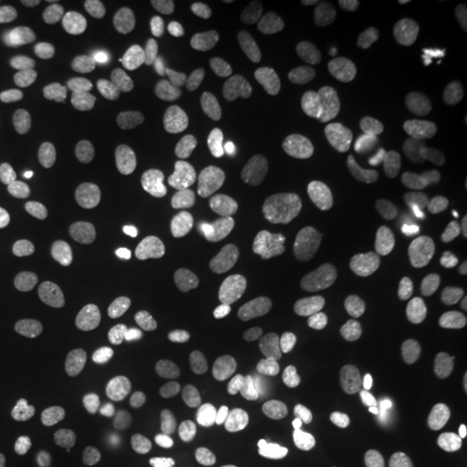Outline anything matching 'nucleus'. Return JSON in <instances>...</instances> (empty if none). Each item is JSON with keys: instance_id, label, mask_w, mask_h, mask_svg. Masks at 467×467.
Here are the masks:
<instances>
[{"instance_id": "obj_18", "label": "nucleus", "mask_w": 467, "mask_h": 467, "mask_svg": "<svg viewBox=\"0 0 467 467\" xmlns=\"http://www.w3.org/2000/svg\"><path fill=\"white\" fill-rule=\"evenodd\" d=\"M222 163L239 184H260L267 177V163L243 137H231L222 148Z\"/></svg>"}, {"instance_id": "obj_46", "label": "nucleus", "mask_w": 467, "mask_h": 467, "mask_svg": "<svg viewBox=\"0 0 467 467\" xmlns=\"http://www.w3.org/2000/svg\"><path fill=\"white\" fill-rule=\"evenodd\" d=\"M47 194L46 184L36 179H19L0 187V200L11 206L32 204L44 200Z\"/></svg>"}, {"instance_id": "obj_50", "label": "nucleus", "mask_w": 467, "mask_h": 467, "mask_svg": "<svg viewBox=\"0 0 467 467\" xmlns=\"http://www.w3.org/2000/svg\"><path fill=\"white\" fill-rule=\"evenodd\" d=\"M306 129H308V134H310L314 146L318 150L326 152V150H331V140H333L334 135H331V127H329L327 118L324 117L322 113H316Z\"/></svg>"}, {"instance_id": "obj_20", "label": "nucleus", "mask_w": 467, "mask_h": 467, "mask_svg": "<svg viewBox=\"0 0 467 467\" xmlns=\"http://www.w3.org/2000/svg\"><path fill=\"white\" fill-rule=\"evenodd\" d=\"M447 267L438 256L426 258L416 274V293L430 316H443L451 303L447 298Z\"/></svg>"}, {"instance_id": "obj_9", "label": "nucleus", "mask_w": 467, "mask_h": 467, "mask_svg": "<svg viewBox=\"0 0 467 467\" xmlns=\"http://www.w3.org/2000/svg\"><path fill=\"white\" fill-rule=\"evenodd\" d=\"M125 52L135 67L160 69L173 57V40L152 23H137L125 35Z\"/></svg>"}, {"instance_id": "obj_14", "label": "nucleus", "mask_w": 467, "mask_h": 467, "mask_svg": "<svg viewBox=\"0 0 467 467\" xmlns=\"http://www.w3.org/2000/svg\"><path fill=\"white\" fill-rule=\"evenodd\" d=\"M401 212L405 222L412 231L430 241L436 243L443 235V218L430 191L422 185L409 184L401 194Z\"/></svg>"}, {"instance_id": "obj_19", "label": "nucleus", "mask_w": 467, "mask_h": 467, "mask_svg": "<svg viewBox=\"0 0 467 467\" xmlns=\"http://www.w3.org/2000/svg\"><path fill=\"white\" fill-rule=\"evenodd\" d=\"M389 386L379 378L357 381L343 399V412L347 418H376L389 409Z\"/></svg>"}, {"instance_id": "obj_37", "label": "nucleus", "mask_w": 467, "mask_h": 467, "mask_svg": "<svg viewBox=\"0 0 467 467\" xmlns=\"http://www.w3.org/2000/svg\"><path fill=\"white\" fill-rule=\"evenodd\" d=\"M52 422L65 433L87 440L96 431L92 414L77 403H56L50 407Z\"/></svg>"}, {"instance_id": "obj_4", "label": "nucleus", "mask_w": 467, "mask_h": 467, "mask_svg": "<svg viewBox=\"0 0 467 467\" xmlns=\"http://www.w3.org/2000/svg\"><path fill=\"white\" fill-rule=\"evenodd\" d=\"M329 258L339 267L368 264L378 251V235L357 212H343L334 218L327 233Z\"/></svg>"}, {"instance_id": "obj_3", "label": "nucleus", "mask_w": 467, "mask_h": 467, "mask_svg": "<svg viewBox=\"0 0 467 467\" xmlns=\"http://www.w3.org/2000/svg\"><path fill=\"white\" fill-rule=\"evenodd\" d=\"M329 350L314 339L301 337L293 341L283 355L285 378L310 395H326L333 389V372L327 368Z\"/></svg>"}, {"instance_id": "obj_28", "label": "nucleus", "mask_w": 467, "mask_h": 467, "mask_svg": "<svg viewBox=\"0 0 467 467\" xmlns=\"http://www.w3.org/2000/svg\"><path fill=\"white\" fill-rule=\"evenodd\" d=\"M194 177L202 191L218 201H233L241 187L222 161L210 158H201L196 161Z\"/></svg>"}, {"instance_id": "obj_32", "label": "nucleus", "mask_w": 467, "mask_h": 467, "mask_svg": "<svg viewBox=\"0 0 467 467\" xmlns=\"http://www.w3.org/2000/svg\"><path fill=\"white\" fill-rule=\"evenodd\" d=\"M134 173L146 185L177 184L185 175V168L171 156L150 154L137 160Z\"/></svg>"}, {"instance_id": "obj_7", "label": "nucleus", "mask_w": 467, "mask_h": 467, "mask_svg": "<svg viewBox=\"0 0 467 467\" xmlns=\"http://www.w3.org/2000/svg\"><path fill=\"white\" fill-rule=\"evenodd\" d=\"M69 80L71 69L57 54H34L7 71V82L19 94L49 90L67 85Z\"/></svg>"}, {"instance_id": "obj_17", "label": "nucleus", "mask_w": 467, "mask_h": 467, "mask_svg": "<svg viewBox=\"0 0 467 467\" xmlns=\"http://www.w3.org/2000/svg\"><path fill=\"white\" fill-rule=\"evenodd\" d=\"M287 231L279 223L254 222L244 223L234 234V246L243 258H265L287 244Z\"/></svg>"}, {"instance_id": "obj_24", "label": "nucleus", "mask_w": 467, "mask_h": 467, "mask_svg": "<svg viewBox=\"0 0 467 467\" xmlns=\"http://www.w3.org/2000/svg\"><path fill=\"white\" fill-rule=\"evenodd\" d=\"M26 248L36 267H54L63 253L61 229L49 218H36L28 225Z\"/></svg>"}, {"instance_id": "obj_52", "label": "nucleus", "mask_w": 467, "mask_h": 467, "mask_svg": "<svg viewBox=\"0 0 467 467\" xmlns=\"http://www.w3.org/2000/svg\"><path fill=\"white\" fill-rule=\"evenodd\" d=\"M19 441L21 434L16 424L0 414V457L11 455L19 447Z\"/></svg>"}, {"instance_id": "obj_33", "label": "nucleus", "mask_w": 467, "mask_h": 467, "mask_svg": "<svg viewBox=\"0 0 467 467\" xmlns=\"http://www.w3.org/2000/svg\"><path fill=\"white\" fill-rule=\"evenodd\" d=\"M16 384L34 397H54L61 389V378L56 368L42 362H30L16 370Z\"/></svg>"}, {"instance_id": "obj_44", "label": "nucleus", "mask_w": 467, "mask_h": 467, "mask_svg": "<svg viewBox=\"0 0 467 467\" xmlns=\"http://www.w3.org/2000/svg\"><path fill=\"white\" fill-rule=\"evenodd\" d=\"M34 34V19L28 15L19 11L0 15V47L25 44Z\"/></svg>"}, {"instance_id": "obj_23", "label": "nucleus", "mask_w": 467, "mask_h": 467, "mask_svg": "<svg viewBox=\"0 0 467 467\" xmlns=\"http://www.w3.org/2000/svg\"><path fill=\"white\" fill-rule=\"evenodd\" d=\"M77 317L88 336L106 333L113 317V303L108 289L99 284L85 285L77 301Z\"/></svg>"}, {"instance_id": "obj_13", "label": "nucleus", "mask_w": 467, "mask_h": 467, "mask_svg": "<svg viewBox=\"0 0 467 467\" xmlns=\"http://www.w3.org/2000/svg\"><path fill=\"white\" fill-rule=\"evenodd\" d=\"M467 457V438L462 433L443 434L424 447L403 445L401 464L405 467H459Z\"/></svg>"}, {"instance_id": "obj_56", "label": "nucleus", "mask_w": 467, "mask_h": 467, "mask_svg": "<svg viewBox=\"0 0 467 467\" xmlns=\"http://www.w3.org/2000/svg\"><path fill=\"white\" fill-rule=\"evenodd\" d=\"M47 351H49L50 357H61V355L67 351V343H63V341L50 343Z\"/></svg>"}, {"instance_id": "obj_16", "label": "nucleus", "mask_w": 467, "mask_h": 467, "mask_svg": "<svg viewBox=\"0 0 467 467\" xmlns=\"http://www.w3.org/2000/svg\"><path fill=\"white\" fill-rule=\"evenodd\" d=\"M310 187L322 200L348 202L362 192L364 182L358 175L347 171L337 161L324 160L314 168Z\"/></svg>"}, {"instance_id": "obj_25", "label": "nucleus", "mask_w": 467, "mask_h": 467, "mask_svg": "<svg viewBox=\"0 0 467 467\" xmlns=\"http://www.w3.org/2000/svg\"><path fill=\"white\" fill-rule=\"evenodd\" d=\"M87 192L96 200L127 204L134 194V177L115 165L102 167L87 177Z\"/></svg>"}, {"instance_id": "obj_31", "label": "nucleus", "mask_w": 467, "mask_h": 467, "mask_svg": "<svg viewBox=\"0 0 467 467\" xmlns=\"http://www.w3.org/2000/svg\"><path fill=\"white\" fill-rule=\"evenodd\" d=\"M73 154L75 146L67 139L42 140L28 152V163L36 173L54 175L67 167Z\"/></svg>"}, {"instance_id": "obj_57", "label": "nucleus", "mask_w": 467, "mask_h": 467, "mask_svg": "<svg viewBox=\"0 0 467 467\" xmlns=\"http://www.w3.org/2000/svg\"><path fill=\"white\" fill-rule=\"evenodd\" d=\"M447 5H451V7H461V5H466V0H447L445 2Z\"/></svg>"}, {"instance_id": "obj_6", "label": "nucleus", "mask_w": 467, "mask_h": 467, "mask_svg": "<svg viewBox=\"0 0 467 467\" xmlns=\"http://www.w3.org/2000/svg\"><path fill=\"white\" fill-rule=\"evenodd\" d=\"M231 320L237 343L246 350L264 348L274 331V318L267 301L251 289L234 295Z\"/></svg>"}, {"instance_id": "obj_55", "label": "nucleus", "mask_w": 467, "mask_h": 467, "mask_svg": "<svg viewBox=\"0 0 467 467\" xmlns=\"http://www.w3.org/2000/svg\"><path fill=\"white\" fill-rule=\"evenodd\" d=\"M250 467H275V459L268 451H253L246 455Z\"/></svg>"}, {"instance_id": "obj_43", "label": "nucleus", "mask_w": 467, "mask_h": 467, "mask_svg": "<svg viewBox=\"0 0 467 467\" xmlns=\"http://www.w3.org/2000/svg\"><path fill=\"white\" fill-rule=\"evenodd\" d=\"M331 150H336V154L339 158V165L353 175L368 171L372 165V160H374V152L368 146L353 144L343 137H333Z\"/></svg>"}, {"instance_id": "obj_38", "label": "nucleus", "mask_w": 467, "mask_h": 467, "mask_svg": "<svg viewBox=\"0 0 467 467\" xmlns=\"http://www.w3.org/2000/svg\"><path fill=\"white\" fill-rule=\"evenodd\" d=\"M21 132L36 140H52V139H67L71 125L67 118L59 117L50 111H34L28 113L19 123Z\"/></svg>"}, {"instance_id": "obj_27", "label": "nucleus", "mask_w": 467, "mask_h": 467, "mask_svg": "<svg viewBox=\"0 0 467 467\" xmlns=\"http://www.w3.org/2000/svg\"><path fill=\"white\" fill-rule=\"evenodd\" d=\"M144 137L158 146H181L191 137V123L177 111H156L144 123Z\"/></svg>"}, {"instance_id": "obj_15", "label": "nucleus", "mask_w": 467, "mask_h": 467, "mask_svg": "<svg viewBox=\"0 0 467 467\" xmlns=\"http://www.w3.org/2000/svg\"><path fill=\"white\" fill-rule=\"evenodd\" d=\"M388 438L383 428L374 422H362L347 434L341 445L345 467H376L383 461Z\"/></svg>"}, {"instance_id": "obj_42", "label": "nucleus", "mask_w": 467, "mask_h": 467, "mask_svg": "<svg viewBox=\"0 0 467 467\" xmlns=\"http://www.w3.org/2000/svg\"><path fill=\"white\" fill-rule=\"evenodd\" d=\"M139 467H192V464L184 447L173 443H156L140 451Z\"/></svg>"}, {"instance_id": "obj_48", "label": "nucleus", "mask_w": 467, "mask_h": 467, "mask_svg": "<svg viewBox=\"0 0 467 467\" xmlns=\"http://www.w3.org/2000/svg\"><path fill=\"white\" fill-rule=\"evenodd\" d=\"M445 187L451 200L459 202L467 201V152L451 161L447 170Z\"/></svg>"}, {"instance_id": "obj_34", "label": "nucleus", "mask_w": 467, "mask_h": 467, "mask_svg": "<svg viewBox=\"0 0 467 467\" xmlns=\"http://www.w3.org/2000/svg\"><path fill=\"white\" fill-rule=\"evenodd\" d=\"M409 150H410V142L403 135L388 140L372 160L370 171L374 181L384 184L395 179L409 158Z\"/></svg>"}, {"instance_id": "obj_11", "label": "nucleus", "mask_w": 467, "mask_h": 467, "mask_svg": "<svg viewBox=\"0 0 467 467\" xmlns=\"http://www.w3.org/2000/svg\"><path fill=\"white\" fill-rule=\"evenodd\" d=\"M420 418L443 434L467 430V399L447 388L426 391L419 400Z\"/></svg>"}, {"instance_id": "obj_10", "label": "nucleus", "mask_w": 467, "mask_h": 467, "mask_svg": "<svg viewBox=\"0 0 467 467\" xmlns=\"http://www.w3.org/2000/svg\"><path fill=\"white\" fill-rule=\"evenodd\" d=\"M438 82V67L431 61H418L405 67H389L381 80L388 99L416 102L426 98Z\"/></svg>"}, {"instance_id": "obj_40", "label": "nucleus", "mask_w": 467, "mask_h": 467, "mask_svg": "<svg viewBox=\"0 0 467 467\" xmlns=\"http://www.w3.org/2000/svg\"><path fill=\"white\" fill-rule=\"evenodd\" d=\"M69 106L78 117L100 118L109 109V96L98 85H78L69 92Z\"/></svg>"}, {"instance_id": "obj_5", "label": "nucleus", "mask_w": 467, "mask_h": 467, "mask_svg": "<svg viewBox=\"0 0 467 467\" xmlns=\"http://www.w3.org/2000/svg\"><path fill=\"white\" fill-rule=\"evenodd\" d=\"M200 376L184 366L160 368L150 383V399L156 409L170 418L192 414L201 401Z\"/></svg>"}, {"instance_id": "obj_35", "label": "nucleus", "mask_w": 467, "mask_h": 467, "mask_svg": "<svg viewBox=\"0 0 467 467\" xmlns=\"http://www.w3.org/2000/svg\"><path fill=\"white\" fill-rule=\"evenodd\" d=\"M173 23L191 36H204L212 28V17L198 0H173L168 5Z\"/></svg>"}, {"instance_id": "obj_45", "label": "nucleus", "mask_w": 467, "mask_h": 467, "mask_svg": "<svg viewBox=\"0 0 467 467\" xmlns=\"http://www.w3.org/2000/svg\"><path fill=\"white\" fill-rule=\"evenodd\" d=\"M381 17L389 30H393L395 34L403 35L407 38H416L424 28L422 17L419 16L412 7H407L401 4L384 7Z\"/></svg>"}, {"instance_id": "obj_53", "label": "nucleus", "mask_w": 467, "mask_h": 467, "mask_svg": "<svg viewBox=\"0 0 467 467\" xmlns=\"http://www.w3.org/2000/svg\"><path fill=\"white\" fill-rule=\"evenodd\" d=\"M42 5L54 15H69L77 11L82 5V2L80 0H44Z\"/></svg>"}, {"instance_id": "obj_26", "label": "nucleus", "mask_w": 467, "mask_h": 467, "mask_svg": "<svg viewBox=\"0 0 467 467\" xmlns=\"http://www.w3.org/2000/svg\"><path fill=\"white\" fill-rule=\"evenodd\" d=\"M150 310L160 324L167 327L181 326L189 312V296L184 287L175 281L156 284L150 295Z\"/></svg>"}, {"instance_id": "obj_36", "label": "nucleus", "mask_w": 467, "mask_h": 467, "mask_svg": "<svg viewBox=\"0 0 467 467\" xmlns=\"http://www.w3.org/2000/svg\"><path fill=\"white\" fill-rule=\"evenodd\" d=\"M289 127L296 132L305 130L310 123V119L317 113L316 102H317V90L310 78H298L289 98Z\"/></svg>"}, {"instance_id": "obj_58", "label": "nucleus", "mask_w": 467, "mask_h": 467, "mask_svg": "<svg viewBox=\"0 0 467 467\" xmlns=\"http://www.w3.org/2000/svg\"><path fill=\"white\" fill-rule=\"evenodd\" d=\"M94 4H98V5H115L117 2L115 0H94Z\"/></svg>"}, {"instance_id": "obj_41", "label": "nucleus", "mask_w": 467, "mask_h": 467, "mask_svg": "<svg viewBox=\"0 0 467 467\" xmlns=\"http://www.w3.org/2000/svg\"><path fill=\"white\" fill-rule=\"evenodd\" d=\"M301 7L320 26L339 30L347 26L350 9L345 0H303Z\"/></svg>"}, {"instance_id": "obj_12", "label": "nucleus", "mask_w": 467, "mask_h": 467, "mask_svg": "<svg viewBox=\"0 0 467 467\" xmlns=\"http://www.w3.org/2000/svg\"><path fill=\"white\" fill-rule=\"evenodd\" d=\"M256 140H270L289 127V102L279 90L262 92L246 113L237 119Z\"/></svg>"}, {"instance_id": "obj_47", "label": "nucleus", "mask_w": 467, "mask_h": 467, "mask_svg": "<svg viewBox=\"0 0 467 467\" xmlns=\"http://www.w3.org/2000/svg\"><path fill=\"white\" fill-rule=\"evenodd\" d=\"M301 61L303 67L312 73L320 75L329 65V46L324 35L317 32H308L301 40Z\"/></svg>"}, {"instance_id": "obj_29", "label": "nucleus", "mask_w": 467, "mask_h": 467, "mask_svg": "<svg viewBox=\"0 0 467 467\" xmlns=\"http://www.w3.org/2000/svg\"><path fill=\"white\" fill-rule=\"evenodd\" d=\"M127 26V15L118 7H108L90 17L85 35L90 46L98 49H109L125 35Z\"/></svg>"}, {"instance_id": "obj_51", "label": "nucleus", "mask_w": 467, "mask_h": 467, "mask_svg": "<svg viewBox=\"0 0 467 467\" xmlns=\"http://www.w3.org/2000/svg\"><path fill=\"white\" fill-rule=\"evenodd\" d=\"M185 118L192 125L208 129V127H213L218 121L217 108L208 102H194L192 106L187 108Z\"/></svg>"}, {"instance_id": "obj_22", "label": "nucleus", "mask_w": 467, "mask_h": 467, "mask_svg": "<svg viewBox=\"0 0 467 467\" xmlns=\"http://www.w3.org/2000/svg\"><path fill=\"white\" fill-rule=\"evenodd\" d=\"M192 196L177 184L146 185L142 206L146 213L160 222H177L187 217Z\"/></svg>"}, {"instance_id": "obj_8", "label": "nucleus", "mask_w": 467, "mask_h": 467, "mask_svg": "<svg viewBox=\"0 0 467 467\" xmlns=\"http://www.w3.org/2000/svg\"><path fill=\"white\" fill-rule=\"evenodd\" d=\"M270 46L272 38L267 25L254 15L239 17L227 35V50L239 67L262 65L270 54Z\"/></svg>"}, {"instance_id": "obj_1", "label": "nucleus", "mask_w": 467, "mask_h": 467, "mask_svg": "<svg viewBox=\"0 0 467 467\" xmlns=\"http://www.w3.org/2000/svg\"><path fill=\"white\" fill-rule=\"evenodd\" d=\"M449 360L451 347L440 336L428 331L409 336L397 353V389L407 397L418 395L445 372Z\"/></svg>"}, {"instance_id": "obj_54", "label": "nucleus", "mask_w": 467, "mask_h": 467, "mask_svg": "<svg viewBox=\"0 0 467 467\" xmlns=\"http://www.w3.org/2000/svg\"><path fill=\"white\" fill-rule=\"evenodd\" d=\"M447 298H449V303H451V305H453L457 310H461V312L467 310L466 284H453V285L451 287V291H449V295H447Z\"/></svg>"}, {"instance_id": "obj_2", "label": "nucleus", "mask_w": 467, "mask_h": 467, "mask_svg": "<svg viewBox=\"0 0 467 467\" xmlns=\"http://www.w3.org/2000/svg\"><path fill=\"white\" fill-rule=\"evenodd\" d=\"M393 360V345L388 334L376 324L353 322L347 348L337 353L336 368L355 381L376 378Z\"/></svg>"}, {"instance_id": "obj_39", "label": "nucleus", "mask_w": 467, "mask_h": 467, "mask_svg": "<svg viewBox=\"0 0 467 467\" xmlns=\"http://www.w3.org/2000/svg\"><path fill=\"white\" fill-rule=\"evenodd\" d=\"M32 345L17 327L7 326L0 331V360L5 368L17 370L32 362Z\"/></svg>"}, {"instance_id": "obj_49", "label": "nucleus", "mask_w": 467, "mask_h": 467, "mask_svg": "<svg viewBox=\"0 0 467 467\" xmlns=\"http://www.w3.org/2000/svg\"><path fill=\"white\" fill-rule=\"evenodd\" d=\"M336 63L343 71L350 75H360L368 71V59L366 52L360 49L357 44L345 42L336 49Z\"/></svg>"}, {"instance_id": "obj_30", "label": "nucleus", "mask_w": 467, "mask_h": 467, "mask_svg": "<svg viewBox=\"0 0 467 467\" xmlns=\"http://www.w3.org/2000/svg\"><path fill=\"white\" fill-rule=\"evenodd\" d=\"M419 132L430 144L431 150L441 154H455L464 148V135L451 123L447 118L440 115H426L419 121Z\"/></svg>"}, {"instance_id": "obj_21", "label": "nucleus", "mask_w": 467, "mask_h": 467, "mask_svg": "<svg viewBox=\"0 0 467 467\" xmlns=\"http://www.w3.org/2000/svg\"><path fill=\"white\" fill-rule=\"evenodd\" d=\"M395 289L393 277L381 268L370 270L353 287L350 296V308L360 317H374L383 310Z\"/></svg>"}]
</instances>
